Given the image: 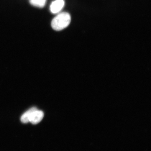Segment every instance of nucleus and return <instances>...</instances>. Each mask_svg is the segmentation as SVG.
Listing matches in <instances>:
<instances>
[{
    "mask_svg": "<svg viewBox=\"0 0 151 151\" xmlns=\"http://www.w3.org/2000/svg\"><path fill=\"white\" fill-rule=\"evenodd\" d=\"M44 116V113L42 111L36 109L32 113L29 119V122L34 124L39 123Z\"/></svg>",
    "mask_w": 151,
    "mask_h": 151,
    "instance_id": "2",
    "label": "nucleus"
},
{
    "mask_svg": "<svg viewBox=\"0 0 151 151\" xmlns=\"http://www.w3.org/2000/svg\"><path fill=\"white\" fill-rule=\"evenodd\" d=\"M70 14L67 12L60 13L53 19L51 26L54 30L60 31L68 27L70 23Z\"/></svg>",
    "mask_w": 151,
    "mask_h": 151,
    "instance_id": "1",
    "label": "nucleus"
},
{
    "mask_svg": "<svg viewBox=\"0 0 151 151\" xmlns=\"http://www.w3.org/2000/svg\"><path fill=\"white\" fill-rule=\"evenodd\" d=\"M46 0H29L31 4L35 7L42 8L46 4Z\"/></svg>",
    "mask_w": 151,
    "mask_h": 151,
    "instance_id": "5",
    "label": "nucleus"
},
{
    "mask_svg": "<svg viewBox=\"0 0 151 151\" xmlns=\"http://www.w3.org/2000/svg\"><path fill=\"white\" fill-rule=\"evenodd\" d=\"M37 109L36 107H34L28 109L27 111L24 112L21 117V121L24 124H26L29 122V119L32 113Z\"/></svg>",
    "mask_w": 151,
    "mask_h": 151,
    "instance_id": "4",
    "label": "nucleus"
},
{
    "mask_svg": "<svg viewBox=\"0 0 151 151\" xmlns=\"http://www.w3.org/2000/svg\"><path fill=\"white\" fill-rule=\"evenodd\" d=\"M65 4L64 0H55L53 1L50 6V10L52 14L59 12L63 8Z\"/></svg>",
    "mask_w": 151,
    "mask_h": 151,
    "instance_id": "3",
    "label": "nucleus"
}]
</instances>
